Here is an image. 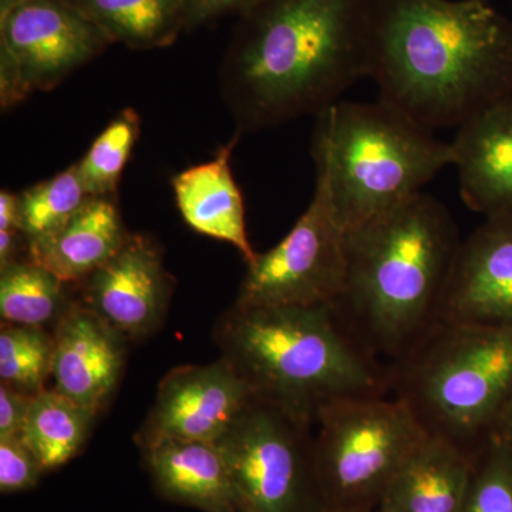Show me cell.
Instances as JSON below:
<instances>
[{
	"mask_svg": "<svg viewBox=\"0 0 512 512\" xmlns=\"http://www.w3.org/2000/svg\"><path fill=\"white\" fill-rule=\"evenodd\" d=\"M53 333L45 328L3 323L0 329V380L28 394L45 390L52 376Z\"/></svg>",
	"mask_w": 512,
	"mask_h": 512,
	"instance_id": "25",
	"label": "cell"
},
{
	"mask_svg": "<svg viewBox=\"0 0 512 512\" xmlns=\"http://www.w3.org/2000/svg\"><path fill=\"white\" fill-rule=\"evenodd\" d=\"M461 512H512V446L500 433L473 456Z\"/></svg>",
	"mask_w": 512,
	"mask_h": 512,
	"instance_id": "26",
	"label": "cell"
},
{
	"mask_svg": "<svg viewBox=\"0 0 512 512\" xmlns=\"http://www.w3.org/2000/svg\"><path fill=\"white\" fill-rule=\"evenodd\" d=\"M93 413L55 389L35 394L20 437L35 453L45 473L73 460L89 439Z\"/></svg>",
	"mask_w": 512,
	"mask_h": 512,
	"instance_id": "21",
	"label": "cell"
},
{
	"mask_svg": "<svg viewBox=\"0 0 512 512\" xmlns=\"http://www.w3.org/2000/svg\"><path fill=\"white\" fill-rule=\"evenodd\" d=\"M473 456L429 436L394 474L376 512H461Z\"/></svg>",
	"mask_w": 512,
	"mask_h": 512,
	"instance_id": "19",
	"label": "cell"
},
{
	"mask_svg": "<svg viewBox=\"0 0 512 512\" xmlns=\"http://www.w3.org/2000/svg\"><path fill=\"white\" fill-rule=\"evenodd\" d=\"M106 35L128 49L173 45L185 32L187 0H66Z\"/></svg>",
	"mask_w": 512,
	"mask_h": 512,
	"instance_id": "20",
	"label": "cell"
},
{
	"mask_svg": "<svg viewBox=\"0 0 512 512\" xmlns=\"http://www.w3.org/2000/svg\"><path fill=\"white\" fill-rule=\"evenodd\" d=\"M387 376L429 436L474 456L512 404V326L437 322Z\"/></svg>",
	"mask_w": 512,
	"mask_h": 512,
	"instance_id": "5",
	"label": "cell"
},
{
	"mask_svg": "<svg viewBox=\"0 0 512 512\" xmlns=\"http://www.w3.org/2000/svg\"><path fill=\"white\" fill-rule=\"evenodd\" d=\"M372 0H265L245 12L221 69L238 133L318 116L366 79Z\"/></svg>",
	"mask_w": 512,
	"mask_h": 512,
	"instance_id": "2",
	"label": "cell"
},
{
	"mask_svg": "<svg viewBox=\"0 0 512 512\" xmlns=\"http://www.w3.org/2000/svg\"><path fill=\"white\" fill-rule=\"evenodd\" d=\"M45 473L35 453L20 436L0 437V493H25Z\"/></svg>",
	"mask_w": 512,
	"mask_h": 512,
	"instance_id": "27",
	"label": "cell"
},
{
	"mask_svg": "<svg viewBox=\"0 0 512 512\" xmlns=\"http://www.w3.org/2000/svg\"><path fill=\"white\" fill-rule=\"evenodd\" d=\"M80 285V303L127 342L163 325L174 282L154 239L128 235L123 247Z\"/></svg>",
	"mask_w": 512,
	"mask_h": 512,
	"instance_id": "12",
	"label": "cell"
},
{
	"mask_svg": "<svg viewBox=\"0 0 512 512\" xmlns=\"http://www.w3.org/2000/svg\"><path fill=\"white\" fill-rule=\"evenodd\" d=\"M437 322L512 326V208L461 239Z\"/></svg>",
	"mask_w": 512,
	"mask_h": 512,
	"instance_id": "13",
	"label": "cell"
},
{
	"mask_svg": "<svg viewBox=\"0 0 512 512\" xmlns=\"http://www.w3.org/2000/svg\"><path fill=\"white\" fill-rule=\"evenodd\" d=\"M312 157L346 232L420 194L453 165L450 143L380 99L338 101L318 114Z\"/></svg>",
	"mask_w": 512,
	"mask_h": 512,
	"instance_id": "6",
	"label": "cell"
},
{
	"mask_svg": "<svg viewBox=\"0 0 512 512\" xmlns=\"http://www.w3.org/2000/svg\"><path fill=\"white\" fill-rule=\"evenodd\" d=\"M141 133L136 110L119 111L96 137L86 156L76 163L90 197H117L121 175Z\"/></svg>",
	"mask_w": 512,
	"mask_h": 512,
	"instance_id": "23",
	"label": "cell"
},
{
	"mask_svg": "<svg viewBox=\"0 0 512 512\" xmlns=\"http://www.w3.org/2000/svg\"><path fill=\"white\" fill-rule=\"evenodd\" d=\"M154 491L201 512H237L234 487L217 444L164 440L141 450Z\"/></svg>",
	"mask_w": 512,
	"mask_h": 512,
	"instance_id": "17",
	"label": "cell"
},
{
	"mask_svg": "<svg viewBox=\"0 0 512 512\" xmlns=\"http://www.w3.org/2000/svg\"><path fill=\"white\" fill-rule=\"evenodd\" d=\"M366 77L430 130L458 128L512 97V20L491 0H372Z\"/></svg>",
	"mask_w": 512,
	"mask_h": 512,
	"instance_id": "1",
	"label": "cell"
},
{
	"mask_svg": "<svg viewBox=\"0 0 512 512\" xmlns=\"http://www.w3.org/2000/svg\"><path fill=\"white\" fill-rule=\"evenodd\" d=\"M345 278L346 229L333 205L328 178L316 170L308 208L279 244L256 252L235 305H336Z\"/></svg>",
	"mask_w": 512,
	"mask_h": 512,
	"instance_id": "9",
	"label": "cell"
},
{
	"mask_svg": "<svg viewBox=\"0 0 512 512\" xmlns=\"http://www.w3.org/2000/svg\"><path fill=\"white\" fill-rule=\"evenodd\" d=\"M450 146L464 204L484 215L512 208V97L461 124Z\"/></svg>",
	"mask_w": 512,
	"mask_h": 512,
	"instance_id": "15",
	"label": "cell"
},
{
	"mask_svg": "<svg viewBox=\"0 0 512 512\" xmlns=\"http://www.w3.org/2000/svg\"><path fill=\"white\" fill-rule=\"evenodd\" d=\"M239 137L237 131L214 158L185 168L171 184L185 224L198 234L232 245L249 264L256 251L249 242L244 197L231 170Z\"/></svg>",
	"mask_w": 512,
	"mask_h": 512,
	"instance_id": "16",
	"label": "cell"
},
{
	"mask_svg": "<svg viewBox=\"0 0 512 512\" xmlns=\"http://www.w3.org/2000/svg\"><path fill=\"white\" fill-rule=\"evenodd\" d=\"M255 397L215 444L227 463L237 512H322L312 429Z\"/></svg>",
	"mask_w": 512,
	"mask_h": 512,
	"instance_id": "8",
	"label": "cell"
},
{
	"mask_svg": "<svg viewBox=\"0 0 512 512\" xmlns=\"http://www.w3.org/2000/svg\"><path fill=\"white\" fill-rule=\"evenodd\" d=\"M461 238L429 194L346 232V278L336 308L376 357L403 356L437 323Z\"/></svg>",
	"mask_w": 512,
	"mask_h": 512,
	"instance_id": "3",
	"label": "cell"
},
{
	"mask_svg": "<svg viewBox=\"0 0 512 512\" xmlns=\"http://www.w3.org/2000/svg\"><path fill=\"white\" fill-rule=\"evenodd\" d=\"M0 231L22 232L20 197L9 190L0 192Z\"/></svg>",
	"mask_w": 512,
	"mask_h": 512,
	"instance_id": "30",
	"label": "cell"
},
{
	"mask_svg": "<svg viewBox=\"0 0 512 512\" xmlns=\"http://www.w3.org/2000/svg\"><path fill=\"white\" fill-rule=\"evenodd\" d=\"M66 282L30 258L0 268V318L12 325L45 328L70 303Z\"/></svg>",
	"mask_w": 512,
	"mask_h": 512,
	"instance_id": "22",
	"label": "cell"
},
{
	"mask_svg": "<svg viewBox=\"0 0 512 512\" xmlns=\"http://www.w3.org/2000/svg\"><path fill=\"white\" fill-rule=\"evenodd\" d=\"M128 235L117 197H90L62 227L30 242L28 258L79 285L119 252Z\"/></svg>",
	"mask_w": 512,
	"mask_h": 512,
	"instance_id": "18",
	"label": "cell"
},
{
	"mask_svg": "<svg viewBox=\"0 0 512 512\" xmlns=\"http://www.w3.org/2000/svg\"><path fill=\"white\" fill-rule=\"evenodd\" d=\"M500 434L512 446V404L510 410H508L507 416H505L503 426H501Z\"/></svg>",
	"mask_w": 512,
	"mask_h": 512,
	"instance_id": "31",
	"label": "cell"
},
{
	"mask_svg": "<svg viewBox=\"0 0 512 512\" xmlns=\"http://www.w3.org/2000/svg\"><path fill=\"white\" fill-rule=\"evenodd\" d=\"M110 40L66 0H28L0 15V104L50 92Z\"/></svg>",
	"mask_w": 512,
	"mask_h": 512,
	"instance_id": "10",
	"label": "cell"
},
{
	"mask_svg": "<svg viewBox=\"0 0 512 512\" xmlns=\"http://www.w3.org/2000/svg\"><path fill=\"white\" fill-rule=\"evenodd\" d=\"M22 232L28 244L52 234L89 200L77 165L20 192Z\"/></svg>",
	"mask_w": 512,
	"mask_h": 512,
	"instance_id": "24",
	"label": "cell"
},
{
	"mask_svg": "<svg viewBox=\"0 0 512 512\" xmlns=\"http://www.w3.org/2000/svg\"><path fill=\"white\" fill-rule=\"evenodd\" d=\"M315 427L325 510H376L394 474L429 437L409 407L389 394L330 403Z\"/></svg>",
	"mask_w": 512,
	"mask_h": 512,
	"instance_id": "7",
	"label": "cell"
},
{
	"mask_svg": "<svg viewBox=\"0 0 512 512\" xmlns=\"http://www.w3.org/2000/svg\"><path fill=\"white\" fill-rule=\"evenodd\" d=\"M265 0H187L185 32L208 25L222 16L242 13L255 8Z\"/></svg>",
	"mask_w": 512,
	"mask_h": 512,
	"instance_id": "28",
	"label": "cell"
},
{
	"mask_svg": "<svg viewBox=\"0 0 512 512\" xmlns=\"http://www.w3.org/2000/svg\"><path fill=\"white\" fill-rule=\"evenodd\" d=\"M33 396L0 384V437L20 436Z\"/></svg>",
	"mask_w": 512,
	"mask_h": 512,
	"instance_id": "29",
	"label": "cell"
},
{
	"mask_svg": "<svg viewBox=\"0 0 512 512\" xmlns=\"http://www.w3.org/2000/svg\"><path fill=\"white\" fill-rule=\"evenodd\" d=\"M322 512H376V510H323Z\"/></svg>",
	"mask_w": 512,
	"mask_h": 512,
	"instance_id": "33",
	"label": "cell"
},
{
	"mask_svg": "<svg viewBox=\"0 0 512 512\" xmlns=\"http://www.w3.org/2000/svg\"><path fill=\"white\" fill-rule=\"evenodd\" d=\"M126 342L80 301L70 303L53 330V389L99 416L119 389Z\"/></svg>",
	"mask_w": 512,
	"mask_h": 512,
	"instance_id": "14",
	"label": "cell"
},
{
	"mask_svg": "<svg viewBox=\"0 0 512 512\" xmlns=\"http://www.w3.org/2000/svg\"><path fill=\"white\" fill-rule=\"evenodd\" d=\"M28 2V0H0V15L9 12L10 9L16 8V6L22 5V3Z\"/></svg>",
	"mask_w": 512,
	"mask_h": 512,
	"instance_id": "32",
	"label": "cell"
},
{
	"mask_svg": "<svg viewBox=\"0 0 512 512\" xmlns=\"http://www.w3.org/2000/svg\"><path fill=\"white\" fill-rule=\"evenodd\" d=\"M255 396L227 360L175 367L163 377L153 406L137 431V446L164 440L215 443Z\"/></svg>",
	"mask_w": 512,
	"mask_h": 512,
	"instance_id": "11",
	"label": "cell"
},
{
	"mask_svg": "<svg viewBox=\"0 0 512 512\" xmlns=\"http://www.w3.org/2000/svg\"><path fill=\"white\" fill-rule=\"evenodd\" d=\"M255 397L315 424L339 400L389 394L387 366L336 305L232 306L214 332Z\"/></svg>",
	"mask_w": 512,
	"mask_h": 512,
	"instance_id": "4",
	"label": "cell"
}]
</instances>
